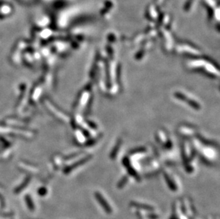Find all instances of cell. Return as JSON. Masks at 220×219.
<instances>
[{"mask_svg":"<svg viewBox=\"0 0 220 219\" xmlns=\"http://www.w3.org/2000/svg\"><path fill=\"white\" fill-rule=\"evenodd\" d=\"M95 197L96 198L98 202L99 203V204L101 205V207L103 208V209L104 210L105 212L106 213H108V214H111L112 213V208H111V206L107 202V201L103 197L102 194H101L99 192H96Z\"/></svg>","mask_w":220,"mask_h":219,"instance_id":"6da1fadb","label":"cell"},{"mask_svg":"<svg viewBox=\"0 0 220 219\" xmlns=\"http://www.w3.org/2000/svg\"><path fill=\"white\" fill-rule=\"evenodd\" d=\"M88 159H89V157H86V158H84V159H81V160L78 161V162L74 163V164H71V166H68V167L65 168V169H64V174H69V173L71 172V171H72V170L75 169H76V168H77L78 166H79L80 165H81V164H84L85 162H86L87 160H88Z\"/></svg>","mask_w":220,"mask_h":219,"instance_id":"7a4b0ae2","label":"cell"},{"mask_svg":"<svg viewBox=\"0 0 220 219\" xmlns=\"http://www.w3.org/2000/svg\"><path fill=\"white\" fill-rule=\"evenodd\" d=\"M30 181H31V176H30L26 177L25 179L24 180V181L22 182V184H21L19 186H17V188H16L14 192L16 193V194H19V193H20L22 190H24V189L25 188V187L27 186L28 184H29V183L30 182Z\"/></svg>","mask_w":220,"mask_h":219,"instance_id":"3957f363","label":"cell"},{"mask_svg":"<svg viewBox=\"0 0 220 219\" xmlns=\"http://www.w3.org/2000/svg\"><path fill=\"white\" fill-rule=\"evenodd\" d=\"M131 205L134 206V207L142 208V209L148 210V211H153V210L154 209V208L152 207V206H148V205L143 204H139V203H136V202H132Z\"/></svg>","mask_w":220,"mask_h":219,"instance_id":"277c9868","label":"cell"},{"mask_svg":"<svg viewBox=\"0 0 220 219\" xmlns=\"http://www.w3.org/2000/svg\"><path fill=\"white\" fill-rule=\"evenodd\" d=\"M25 201H26V204H27L28 208H29V209L30 210V211H34V202H33L32 201V199H31V197L29 195H27L25 197Z\"/></svg>","mask_w":220,"mask_h":219,"instance_id":"5b68a950","label":"cell"},{"mask_svg":"<svg viewBox=\"0 0 220 219\" xmlns=\"http://www.w3.org/2000/svg\"><path fill=\"white\" fill-rule=\"evenodd\" d=\"M47 194V189L46 187H41L39 190H38V194L41 197H44Z\"/></svg>","mask_w":220,"mask_h":219,"instance_id":"8992f818","label":"cell"}]
</instances>
